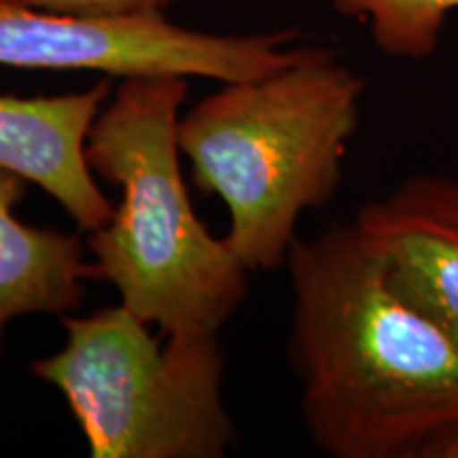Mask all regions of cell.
<instances>
[{"instance_id":"6da1fadb","label":"cell","mask_w":458,"mask_h":458,"mask_svg":"<svg viewBox=\"0 0 458 458\" xmlns=\"http://www.w3.org/2000/svg\"><path fill=\"white\" fill-rule=\"evenodd\" d=\"M289 359L331 458H458V337L405 300L354 223L297 240Z\"/></svg>"},{"instance_id":"7a4b0ae2","label":"cell","mask_w":458,"mask_h":458,"mask_svg":"<svg viewBox=\"0 0 458 458\" xmlns=\"http://www.w3.org/2000/svg\"><path fill=\"white\" fill-rule=\"evenodd\" d=\"M363 94V74L308 47L280 71L225 81L181 114L176 140L191 179L225 204L223 238L249 272L286 266L301 216L335 198Z\"/></svg>"},{"instance_id":"3957f363","label":"cell","mask_w":458,"mask_h":458,"mask_svg":"<svg viewBox=\"0 0 458 458\" xmlns=\"http://www.w3.org/2000/svg\"><path fill=\"white\" fill-rule=\"evenodd\" d=\"M189 79H122L91 125L88 162L122 199L88 246L119 303L164 335H210L249 297V270L193 210L176 125Z\"/></svg>"},{"instance_id":"277c9868","label":"cell","mask_w":458,"mask_h":458,"mask_svg":"<svg viewBox=\"0 0 458 458\" xmlns=\"http://www.w3.org/2000/svg\"><path fill=\"white\" fill-rule=\"evenodd\" d=\"M60 323L64 344L30 374L64 397L89 456L223 458L233 448L216 334L156 335L122 303Z\"/></svg>"},{"instance_id":"5b68a950","label":"cell","mask_w":458,"mask_h":458,"mask_svg":"<svg viewBox=\"0 0 458 458\" xmlns=\"http://www.w3.org/2000/svg\"><path fill=\"white\" fill-rule=\"evenodd\" d=\"M295 41V30L213 34L165 15L98 20L0 0V66L21 71H83L106 79L176 74L225 83L293 64L308 49Z\"/></svg>"},{"instance_id":"8992f818","label":"cell","mask_w":458,"mask_h":458,"mask_svg":"<svg viewBox=\"0 0 458 458\" xmlns=\"http://www.w3.org/2000/svg\"><path fill=\"white\" fill-rule=\"evenodd\" d=\"M352 223L394 289L458 337V179L410 176Z\"/></svg>"},{"instance_id":"52a82bcc","label":"cell","mask_w":458,"mask_h":458,"mask_svg":"<svg viewBox=\"0 0 458 458\" xmlns=\"http://www.w3.org/2000/svg\"><path fill=\"white\" fill-rule=\"evenodd\" d=\"M108 79L57 96L0 94V168L43 189L79 232H96L114 206L88 162V136L111 98Z\"/></svg>"},{"instance_id":"ba28073f","label":"cell","mask_w":458,"mask_h":458,"mask_svg":"<svg viewBox=\"0 0 458 458\" xmlns=\"http://www.w3.org/2000/svg\"><path fill=\"white\" fill-rule=\"evenodd\" d=\"M28 182L0 168V357L11 320L66 317L81 306L85 283L98 280L79 233L38 227L15 215Z\"/></svg>"},{"instance_id":"9c48e42d","label":"cell","mask_w":458,"mask_h":458,"mask_svg":"<svg viewBox=\"0 0 458 458\" xmlns=\"http://www.w3.org/2000/svg\"><path fill=\"white\" fill-rule=\"evenodd\" d=\"M334 9L369 28L371 41L394 60L425 62L442 43L458 0H334Z\"/></svg>"},{"instance_id":"30bf717a","label":"cell","mask_w":458,"mask_h":458,"mask_svg":"<svg viewBox=\"0 0 458 458\" xmlns=\"http://www.w3.org/2000/svg\"><path fill=\"white\" fill-rule=\"evenodd\" d=\"M55 13L98 17V20H130V17L164 15L174 0H17Z\"/></svg>"}]
</instances>
